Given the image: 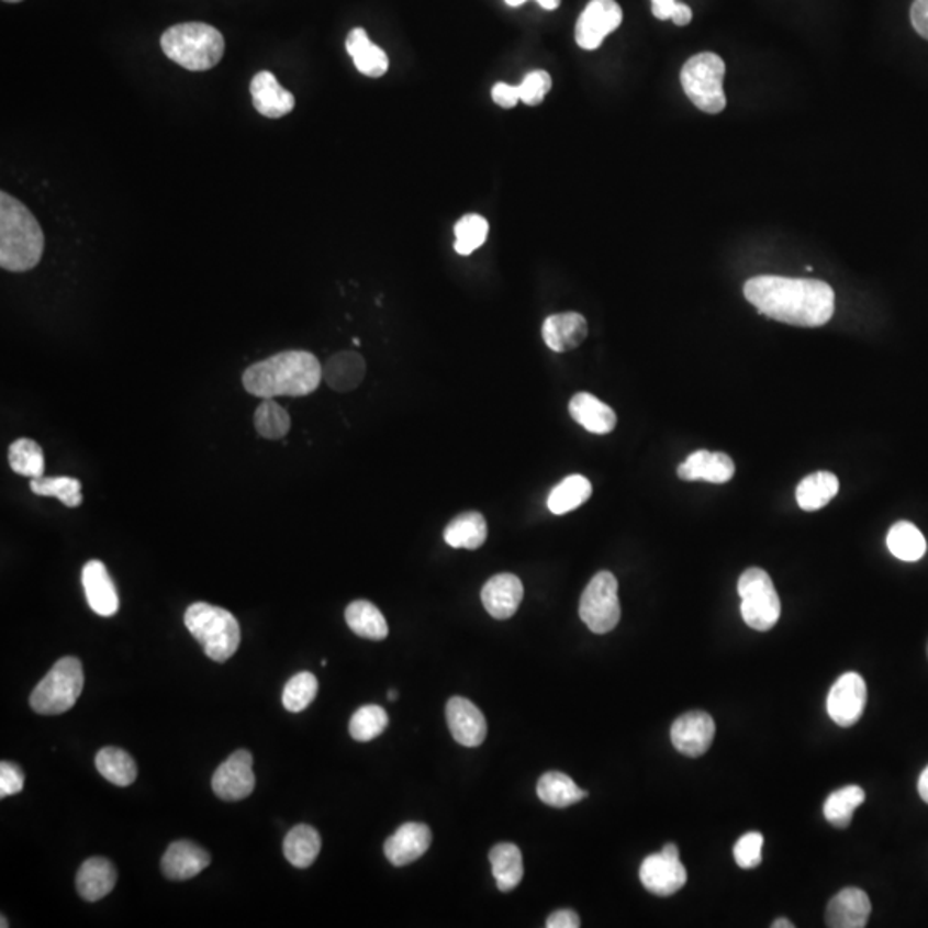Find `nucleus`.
<instances>
[{"label":"nucleus","instance_id":"28","mask_svg":"<svg viewBox=\"0 0 928 928\" xmlns=\"http://www.w3.org/2000/svg\"><path fill=\"white\" fill-rule=\"evenodd\" d=\"M489 860L499 891L511 893L522 884L525 870H523V857L518 846L513 842H501L490 850Z\"/></svg>","mask_w":928,"mask_h":928},{"label":"nucleus","instance_id":"52","mask_svg":"<svg viewBox=\"0 0 928 928\" xmlns=\"http://www.w3.org/2000/svg\"><path fill=\"white\" fill-rule=\"evenodd\" d=\"M918 794H920V798L928 805V767L921 772L920 779H918Z\"/></svg>","mask_w":928,"mask_h":928},{"label":"nucleus","instance_id":"9","mask_svg":"<svg viewBox=\"0 0 928 928\" xmlns=\"http://www.w3.org/2000/svg\"><path fill=\"white\" fill-rule=\"evenodd\" d=\"M580 617L590 631L605 635L613 631L620 619L617 580L613 573L601 571L592 578L581 595Z\"/></svg>","mask_w":928,"mask_h":928},{"label":"nucleus","instance_id":"8","mask_svg":"<svg viewBox=\"0 0 928 928\" xmlns=\"http://www.w3.org/2000/svg\"><path fill=\"white\" fill-rule=\"evenodd\" d=\"M738 593L742 619L751 629L769 631L778 625L781 601L769 573L760 568L747 569L739 577Z\"/></svg>","mask_w":928,"mask_h":928},{"label":"nucleus","instance_id":"36","mask_svg":"<svg viewBox=\"0 0 928 928\" xmlns=\"http://www.w3.org/2000/svg\"><path fill=\"white\" fill-rule=\"evenodd\" d=\"M887 547L901 561H920L927 552V541L920 529L909 522H899L887 534Z\"/></svg>","mask_w":928,"mask_h":928},{"label":"nucleus","instance_id":"40","mask_svg":"<svg viewBox=\"0 0 928 928\" xmlns=\"http://www.w3.org/2000/svg\"><path fill=\"white\" fill-rule=\"evenodd\" d=\"M254 422L260 437L269 440L282 439L291 428L288 411L273 400H264L255 411Z\"/></svg>","mask_w":928,"mask_h":928},{"label":"nucleus","instance_id":"30","mask_svg":"<svg viewBox=\"0 0 928 928\" xmlns=\"http://www.w3.org/2000/svg\"><path fill=\"white\" fill-rule=\"evenodd\" d=\"M839 492V480L830 471L808 474L796 489V501L803 511H818L826 507Z\"/></svg>","mask_w":928,"mask_h":928},{"label":"nucleus","instance_id":"16","mask_svg":"<svg viewBox=\"0 0 928 928\" xmlns=\"http://www.w3.org/2000/svg\"><path fill=\"white\" fill-rule=\"evenodd\" d=\"M432 845V830L425 824L407 821L392 834L383 845V853L394 866H404L427 853Z\"/></svg>","mask_w":928,"mask_h":928},{"label":"nucleus","instance_id":"10","mask_svg":"<svg viewBox=\"0 0 928 928\" xmlns=\"http://www.w3.org/2000/svg\"><path fill=\"white\" fill-rule=\"evenodd\" d=\"M623 23V9L616 0H592L578 18L574 38L583 51H595Z\"/></svg>","mask_w":928,"mask_h":928},{"label":"nucleus","instance_id":"17","mask_svg":"<svg viewBox=\"0 0 928 928\" xmlns=\"http://www.w3.org/2000/svg\"><path fill=\"white\" fill-rule=\"evenodd\" d=\"M523 592L522 580L516 574H495L483 585V607L494 619H510L522 604Z\"/></svg>","mask_w":928,"mask_h":928},{"label":"nucleus","instance_id":"14","mask_svg":"<svg viewBox=\"0 0 928 928\" xmlns=\"http://www.w3.org/2000/svg\"><path fill=\"white\" fill-rule=\"evenodd\" d=\"M446 719L450 735L462 747H480L485 741V715L470 700L452 696L446 705Z\"/></svg>","mask_w":928,"mask_h":928},{"label":"nucleus","instance_id":"20","mask_svg":"<svg viewBox=\"0 0 928 928\" xmlns=\"http://www.w3.org/2000/svg\"><path fill=\"white\" fill-rule=\"evenodd\" d=\"M589 336L585 316L577 312L556 313L547 316L541 325V337L547 348L556 353L571 351L583 344Z\"/></svg>","mask_w":928,"mask_h":928},{"label":"nucleus","instance_id":"45","mask_svg":"<svg viewBox=\"0 0 928 928\" xmlns=\"http://www.w3.org/2000/svg\"><path fill=\"white\" fill-rule=\"evenodd\" d=\"M763 836L748 832L738 839L735 846V860L741 869H754L762 863Z\"/></svg>","mask_w":928,"mask_h":928},{"label":"nucleus","instance_id":"21","mask_svg":"<svg viewBox=\"0 0 928 928\" xmlns=\"http://www.w3.org/2000/svg\"><path fill=\"white\" fill-rule=\"evenodd\" d=\"M255 109L264 118L279 119L288 115L297 105L293 93L279 85L276 76L270 71H260L249 85Z\"/></svg>","mask_w":928,"mask_h":928},{"label":"nucleus","instance_id":"43","mask_svg":"<svg viewBox=\"0 0 928 928\" xmlns=\"http://www.w3.org/2000/svg\"><path fill=\"white\" fill-rule=\"evenodd\" d=\"M316 692H318V681L312 672H300L294 674L286 684L284 693H282V704L286 711L303 712L309 708L313 700H315Z\"/></svg>","mask_w":928,"mask_h":928},{"label":"nucleus","instance_id":"3","mask_svg":"<svg viewBox=\"0 0 928 928\" xmlns=\"http://www.w3.org/2000/svg\"><path fill=\"white\" fill-rule=\"evenodd\" d=\"M45 236L26 205L0 193V267L9 272H29L44 257Z\"/></svg>","mask_w":928,"mask_h":928},{"label":"nucleus","instance_id":"54","mask_svg":"<svg viewBox=\"0 0 928 928\" xmlns=\"http://www.w3.org/2000/svg\"><path fill=\"white\" fill-rule=\"evenodd\" d=\"M662 853L669 858H680V850H678V846L672 845V842H669V845H666L664 848H662Z\"/></svg>","mask_w":928,"mask_h":928},{"label":"nucleus","instance_id":"11","mask_svg":"<svg viewBox=\"0 0 928 928\" xmlns=\"http://www.w3.org/2000/svg\"><path fill=\"white\" fill-rule=\"evenodd\" d=\"M255 782L254 757L237 750L215 771L212 790L224 802H242L254 793Z\"/></svg>","mask_w":928,"mask_h":928},{"label":"nucleus","instance_id":"35","mask_svg":"<svg viewBox=\"0 0 928 928\" xmlns=\"http://www.w3.org/2000/svg\"><path fill=\"white\" fill-rule=\"evenodd\" d=\"M97 771L119 787L131 786L136 781L138 769L135 760L121 748L108 747L96 757Z\"/></svg>","mask_w":928,"mask_h":928},{"label":"nucleus","instance_id":"25","mask_svg":"<svg viewBox=\"0 0 928 928\" xmlns=\"http://www.w3.org/2000/svg\"><path fill=\"white\" fill-rule=\"evenodd\" d=\"M118 882V872L105 858H90L76 875V890L83 899L96 903L112 893Z\"/></svg>","mask_w":928,"mask_h":928},{"label":"nucleus","instance_id":"59","mask_svg":"<svg viewBox=\"0 0 928 928\" xmlns=\"http://www.w3.org/2000/svg\"><path fill=\"white\" fill-rule=\"evenodd\" d=\"M4 2H9V4H18V2H23V0H4Z\"/></svg>","mask_w":928,"mask_h":928},{"label":"nucleus","instance_id":"22","mask_svg":"<svg viewBox=\"0 0 928 928\" xmlns=\"http://www.w3.org/2000/svg\"><path fill=\"white\" fill-rule=\"evenodd\" d=\"M870 913L869 896L857 887H848L830 899L826 921L830 928H863L869 924Z\"/></svg>","mask_w":928,"mask_h":928},{"label":"nucleus","instance_id":"6","mask_svg":"<svg viewBox=\"0 0 928 928\" xmlns=\"http://www.w3.org/2000/svg\"><path fill=\"white\" fill-rule=\"evenodd\" d=\"M83 686V666L76 657H64L36 684L30 705L40 715L64 714L75 707Z\"/></svg>","mask_w":928,"mask_h":928},{"label":"nucleus","instance_id":"29","mask_svg":"<svg viewBox=\"0 0 928 928\" xmlns=\"http://www.w3.org/2000/svg\"><path fill=\"white\" fill-rule=\"evenodd\" d=\"M489 528L483 514L477 511L462 513L447 525L444 540L452 549L477 550L485 544Z\"/></svg>","mask_w":928,"mask_h":928},{"label":"nucleus","instance_id":"53","mask_svg":"<svg viewBox=\"0 0 928 928\" xmlns=\"http://www.w3.org/2000/svg\"><path fill=\"white\" fill-rule=\"evenodd\" d=\"M538 5L546 11H556L561 5V0H537Z\"/></svg>","mask_w":928,"mask_h":928},{"label":"nucleus","instance_id":"55","mask_svg":"<svg viewBox=\"0 0 928 928\" xmlns=\"http://www.w3.org/2000/svg\"><path fill=\"white\" fill-rule=\"evenodd\" d=\"M793 927H794V925L791 924L790 920H786V918H779V920H775L774 924H772V928H793Z\"/></svg>","mask_w":928,"mask_h":928},{"label":"nucleus","instance_id":"49","mask_svg":"<svg viewBox=\"0 0 928 928\" xmlns=\"http://www.w3.org/2000/svg\"><path fill=\"white\" fill-rule=\"evenodd\" d=\"M580 925V917H578L573 909H559V912L552 913V915L547 918L546 927L578 928Z\"/></svg>","mask_w":928,"mask_h":928},{"label":"nucleus","instance_id":"4","mask_svg":"<svg viewBox=\"0 0 928 928\" xmlns=\"http://www.w3.org/2000/svg\"><path fill=\"white\" fill-rule=\"evenodd\" d=\"M164 54L188 71H209L224 57L222 33L206 23H181L170 26L160 38Z\"/></svg>","mask_w":928,"mask_h":928},{"label":"nucleus","instance_id":"38","mask_svg":"<svg viewBox=\"0 0 928 928\" xmlns=\"http://www.w3.org/2000/svg\"><path fill=\"white\" fill-rule=\"evenodd\" d=\"M9 465L12 471L29 479L44 477V449L32 439H18L9 447Z\"/></svg>","mask_w":928,"mask_h":928},{"label":"nucleus","instance_id":"18","mask_svg":"<svg viewBox=\"0 0 928 928\" xmlns=\"http://www.w3.org/2000/svg\"><path fill=\"white\" fill-rule=\"evenodd\" d=\"M85 595L93 613L112 617L119 611V595L114 581L102 561H88L81 573Z\"/></svg>","mask_w":928,"mask_h":928},{"label":"nucleus","instance_id":"27","mask_svg":"<svg viewBox=\"0 0 928 928\" xmlns=\"http://www.w3.org/2000/svg\"><path fill=\"white\" fill-rule=\"evenodd\" d=\"M346 48L361 75L368 78H382L388 72V54L368 38V33L364 29H353L349 32Z\"/></svg>","mask_w":928,"mask_h":928},{"label":"nucleus","instance_id":"1","mask_svg":"<svg viewBox=\"0 0 928 928\" xmlns=\"http://www.w3.org/2000/svg\"><path fill=\"white\" fill-rule=\"evenodd\" d=\"M742 293L762 315L796 327H821L836 309L834 289L815 279L757 276L747 281Z\"/></svg>","mask_w":928,"mask_h":928},{"label":"nucleus","instance_id":"24","mask_svg":"<svg viewBox=\"0 0 928 928\" xmlns=\"http://www.w3.org/2000/svg\"><path fill=\"white\" fill-rule=\"evenodd\" d=\"M569 415L585 431L596 435L611 434L616 428L617 416L613 407L596 400L589 392H578L569 401Z\"/></svg>","mask_w":928,"mask_h":928},{"label":"nucleus","instance_id":"56","mask_svg":"<svg viewBox=\"0 0 928 928\" xmlns=\"http://www.w3.org/2000/svg\"><path fill=\"white\" fill-rule=\"evenodd\" d=\"M510 8H519V5L525 4L528 0H504Z\"/></svg>","mask_w":928,"mask_h":928},{"label":"nucleus","instance_id":"46","mask_svg":"<svg viewBox=\"0 0 928 928\" xmlns=\"http://www.w3.org/2000/svg\"><path fill=\"white\" fill-rule=\"evenodd\" d=\"M24 787V774L21 767L12 762L0 763V798H8L21 793Z\"/></svg>","mask_w":928,"mask_h":928},{"label":"nucleus","instance_id":"39","mask_svg":"<svg viewBox=\"0 0 928 928\" xmlns=\"http://www.w3.org/2000/svg\"><path fill=\"white\" fill-rule=\"evenodd\" d=\"M32 492L40 497H56L64 506L78 507L83 502L81 483L72 477H40L30 482Z\"/></svg>","mask_w":928,"mask_h":928},{"label":"nucleus","instance_id":"32","mask_svg":"<svg viewBox=\"0 0 928 928\" xmlns=\"http://www.w3.org/2000/svg\"><path fill=\"white\" fill-rule=\"evenodd\" d=\"M346 623L355 635L367 640H385L389 635L388 620L376 605L368 601H355L346 608Z\"/></svg>","mask_w":928,"mask_h":928},{"label":"nucleus","instance_id":"26","mask_svg":"<svg viewBox=\"0 0 928 928\" xmlns=\"http://www.w3.org/2000/svg\"><path fill=\"white\" fill-rule=\"evenodd\" d=\"M367 364L360 353L343 351L334 355L324 367V382L337 392H351L364 382Z\"/></svg>","mask_w":928,"mask_h":928},{"label":"nucleus","instance_id":"31","mask_svg":"<svg viewBox=\"0 0 928 928\" xmlns=\"http://www.w3.org/2000/svg\"><path fill=\"white\" fill-rule=\"evenodd\" d=\"M322 850L321 834L312 826L300 824L289 830L284 839V857L297 869H309Z\"/></svg>","mask_w":928,"mask_h":928},{"label":"nucleus","instance_id":"47","mask_svg":"<svg viewBox=\"0 0 928 928\" xmlns=\"http://www.w3.org/2000/svg\"><path fill=\"white\" fill-rule=\"evenodd\" d=\"M492 100L502 109L516 108L522 102L519 88L510 83H495L492 88Z\"/></svg>","mask_w":928,"mask_h":928},{"label":"nucleus","instance_id":"34","mask_svg":"<svg viewBox=\"0 0 928 928\" xmlns=\"http://www.w3.org/2000/svg\"><path fill=\"white\" fill-rule=\"evenodd\" d=\"M592 495V483L583 474H569L559 485L554 487L547 499L552 514H566L578 510Z\"/></svg>","mask_w":928,"mask_h":928},{"label":"nucleus","instance_id":"23","mask_svg":"<svg viewBox=\"0 0 928 928\" xmlns=\"http://www.w3.org/2000/svg\"><path fill=\"white\" fill-rule=\"evenodd\" d=\"M210 865V854L191 841H176L164 854L163 873L169 881H190Z\"/></svg>","mask_w":928,"mask_h":928},{"label":"nucleus","instance_id":"19","mask_svg":"<svg viewBox=\"0 0 928 928\" xmlns=\"http://www.w3.org/2000/svg\"><path fill=\"white\" fill-rule=\"evenodd\" d=\"M735 461L724 452L695 450L678 468V477L684 482L726 483L735 477Z\"/></svg>","mask_w":928,"mask_h":928},{"label":"nucleus","instance_id":"58","mask_svg":"<svg viewBox=\"0 0 928 928\" xmlns=\"http://www.w3.org/2000/svg\"><path fill=\"white\" fill-rule=\"evenodd\" d=\"M0 927H2V928L9 927V921L5 920L4 917H2V924H0Z\"/></svg>","mask_w":928,"mask_h":928},{"label":"nucleus","instance_id":"41","mask_svg":"<svg viewBox=\"0 0 928 928\" xmlns=\"http://www.w3.org/2000/svg\"><path fill=\"white\" fill-rule=\"evenodd\" d=\"M389 724L388 712L379 705H365L353 714L349 720V735L360 742H368L379 738Z\"/></svg>","mask_w":928,"mask_h":928},{"label":"nucleus","instance_id":"5","mask_svg":"<svg viewBox=\"0 0 928 928\" xmlns=\"http://www.w3.org/2000/svg\"><path fill=\"white\" fill-rule=\"evenodd\" d=\"M186 628L202 645L205 656L215 662H225L236 653L242 644V628L236 617L217 605L197 602L185 614Z\"/></svg>","mask_w":928,"mask_h":928},{"label":"nucleus","instance_id":"33","mask_svg":"<svg viewBox=\"0 0 928 928\" xmlns=\"http://www.w3.org/2000/svg\"><path fill=\"white\" fill-rule=\"evenodd\" d=\"M537 794L541 802L554 808H566L589 796L586 791L580 790L577 782L562 772H547L541 775L537 784Z\"/></svg>","mask_w":928,"mask_h":928},{"label":"nucleus","instance_id":"7","mask_svg":"<svg viewBox=\"0 0 928 928\" xmlns=\"http://www.w3.org/2000/svg\"><path fill=\"white\" fill-rule=\"evenodd\" d=\"M724 76V60L714 52H702L684 63L681 69V85L696 109L707 114H719L726 109Z\"/></svg>","mask_w":928,"mask_h":928},{"label":"nucleus","instance_id":"15","mask_svg":"<svg viewBox=\"0 0 928 928\" xmlns=\"http://www.w3.org/2000/svg\"><path fill=\"white\" fill-rule=\"evenodd\" d=\"M640 881L645 890L656 896H672L683 890L687 873L680 858H669L660 851L645 858L640 866Z\"/></svg>","mask_w":928,"mask_h":928},{"label":"nucleus","instance_id":"2","mask_svg":"<svg viewBox=\"0 0 928 928\" xmlns=\"http://www.w3.org/2000/svg\"><path fill=\"white\" fill-rule=\"evenodd\" d=\"M324 380V367L309 351H282L246 368L243 385L246 391L264 400L277 395L301 398L309 395Z\"/></svg>","mask_w":928,"mask_h":928},{"label":"nucleus","instance_id":"42","mask_svg":"<svg viewBox=\"0 0 928 928\" xmlns=\"http://www.w3.org/2000/svg\"><path fill=\"white\" fill-rule=\"evenodd\" d=\"M489 221L479 214H468L459 219L458 224L455 225V249L456 254L468 257L473 254L489 236Z\"/></svg>","mask_w":928,"mask_h":928},{"label":"nucleus","instance_id":"57","mask_svg":"<svg viewBox=\"0 0 928 928\" xmlns=\"http://www.w3.org/2000/svg\"><path fill=\"white\" fill-rule=\"evenodd\" d=\"M388 698L391 700V702H394V700L398 698V692H395V690H389Z\"/></svg>","mask_w":928,"mask_h":928},{"label":"nucleus","instance_id":"51","mask_svg":"<svg viewBox=\"0 0 928 928\" xmlns=\"http://www.w3.org/2000/svg\"><path fill=\"white\" fill-rule=\"evenodd\" d=\"M692 18L693 12L692 9H690V5L678 2L671 18V20L674 21V24H678V26H686V24L692 23Z\"/></svg>","mask_w":928,"mask_h":928},{"label":"nucleus","instance_id":"37","mask_svg":"<svg viewBox=\"0 0 928 928\" xmlns=\"http://www.w3.org/2000/svg\"><path fill=\"white\" fill-rule=\"evenodd\" d=\"M863 802H865V791L851 784V786L842 787V790L834 791L830 794L826 805H824V815L834 827L850 826L854 810Z\"/></svg>","mask_w":928,"mask_h":928},{"label":"nucleus","instance_id":"13","mask_svg":"<svg viewBox=\"0 0 928 928\" xmlns=\"http://www.w3.org/2000/svg\"><path fill=\"white\" fill-rule=\"evenodd\" d=\"M715 736V723L707 712H687L674 720L671 741L675 750L686 757H702L711 748Z\"/></svg>","mask_w":928,"mask_h":928},{"label":"nucleus","instance_id":"12","mask_svg":"<svg viewBox=\"0 0 928 928\" xmlns=\"http://www.w3.org/2000/svg\"><path fill=\"white\" fill-rule=\"evenodd\" d=\"M866 705V683L858 672H846L830 687L827 712L830 719L841 727H851L860 720Z\"/></svg>","mask_w":928,"mask_h":928},{"label":"nucleus","instance_id":"48","mask_svg":"<svg viewBox=\"0 0 928 928\" xmlns=\"http://www.w3.org/2000/svg\"><path fill=\"white\" fill-rule=\"evenodd\" d=\"M909 16L915 32L928 40V0H915Z\"/></svg>","mask_w":928,"mask_h":928},{"label":"nucleus","instance_id":"44","mask_svg":"<svg viewBox=\"0 0 928 928\" xmlns=\"http://www.w3.org/2000/svg\"><path fill=\"white\" fill-rule=\"evenodd\" d=\"M518 88L522 102L532 108V105L544 102L550 88H552V78L547 71H532L525 76Z\"/></svg>","mask_w":928,"mask_h":928},{"label":"nucleus","instance_id":"50","mask_svg":"<svg viewBox=\"0 0 928 928\" xmlns=\"http://www.w3.org/2000/svg\"><path fill=\"white\" fill-rule=\"evenodd\" d=\"M678 2L675 0H652V12L657 20H671Z\"/></svg>","mask_w":928,"mask_h":928}]
</instances>
